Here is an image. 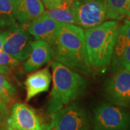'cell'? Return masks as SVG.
Here are the masks:
<instances>
[{"label":"cell","instance_id":"obj_1","mask_svg":"<svg viewBox=\"0 0 130 130\" xmlns=\"http://www.w3.org/2000/svg\"><path fill=\"white\" fill-rule=\"evenodd\" d=\"M53 58L80 74L89 75V65L83 28L76 25L61 23L55 38L50 43Z\"/></svg>","mask_w":130,"mask_h":130},{"label":"cell","instance_id":"obj_2","mask_svg":"<svg viewBox=\"0 0 130 130\" xmlns=\"http://www.w3.org/2000/svg\"><path fill=\"white\" fill-rule=\"evenodd\" d=\"M120 24L109 20L84 30L85 47L91 70L103 73L111 65Z\"/></svg>","mask_w":130,"mask_h":130},{"label":"cell","instance_id":"obj_3","mask_svg":"<svg viewBox=\"0 0 130 130\" xmlns=\"http://www.w3.org/2000/svg\"><path fill=\"white\" fill-rule=\"evenodd\" d=\"M51 67L53 86L47 112L53 114L82 96L86 91L87 81L78 72L58 61H52Z\"/></svg>","mask_w":130,"mask_h":130},{"label":"cell","instance_id":"obj_4","mask_svg":"<svg viewBox=\"0 0 130 130\" xmlns=\"http://www.w3.org/2000/svg\"><path fill=\"white\" fill-rule=\"evenodd\" d=\"M130 113L122 107L102 103L94 109L93 130H129Z\"/></svg>","mask_w":130,"mask_h":130},{"label":"cell","instance_id":"obj_5","mask_svg":"<svg viewBox=\"0 0 130 130\" xmlns=\"http://www.w3.org/2000/svg\"><path fill=\"white\" fill-rule=\"evenodd\" d=\"M51 116V130H90L88 113L78 103H70Z\"/></svg>","mask_w":130,"mask_h":130},{"label":"cell","instance_id":"obj_6","mask_svg":"<svg viewBox=\"0 0 130 130\" xmlns=\"http://www.w3.org/2000/svg\"><path fill=\"white\" fill-rule=\"evenodd\" d=\"M75 25L90 29L101 25L106 19V0H77L71 3Z\"/></svg>","mask_w":130,"mask_h":130},{"label":"cell","instance_id":"obj_7","mask_svg":"<svg viewBox=\"0 0 130 130\" xmlns=\"http://www.w3.org/2000/svg\"><path fill=\"white\" fill-rule=\"evenodd\" d=\"M0 33L3 40L2 51L16 60L27 59L31 51L32 40L26 27L16 23Z\"/></svg>","mask_w":130,"mask_h":130},{"label":"cell","instance_id":"obj_8","mask_svg":"<svg viewBox=\"0 0 130 130\" xmlns=\"http://www.w3.org/2000/svg\"><path fill=\"white\" fill-rule=\"evenodd\" d=\"M104 93L113 105L130 106V71L122 70L114 72L105 83Z\"/></svg>","mask_w":130,"mask_h":130},{"label":"cell","instance_id":"obj_9","mask_svg":"<svg viewBox=\"0 0 130 130\" xmlns=\"http://www.w3.org/2000/svg\"><path fill=\"white\" fill-rule=\"evenodd\" d=\"M7 130H51L43 125L36 111L24 103H15L7 121Z\"/></svg>","mask_w":130,"mask_h":130},{"label":"cell","instance_id":"obj_10","mask_svg":"<svg viewBox=\"0 0 130 130\" xmlns=\"http://www.w3.org/2000/svg\"><path fill=\"white\" fill-rule=\"evenodd\" d=\"M61 24L42 14L28 25L27 31L36 40L44 41L50 44L56 37Z\"/></svg>","mask_w":130,"mask_h":130},{"label":"cell","instance_id":"obj_11","mask_svg":"<svg viewBox=\"0 0 130 130\" xmlns=\"http://www.w3.org/2000/svg\"><path fill=\"white\" fill-rule=\"evenodd\" d=\"M52 58V48L48 43L41 40L32 41L31 51L24 64V70L27 73L36 71L49 62Z\"/></svg>","mask_w":130,"mask_h":130},{"label":"cell","instance_id":"obj_12","mask_svg":"<svg viewBox=\"0 0 130 130\" xmlns=\"http://www.w3.org/2000/svg\"><path fill=\"white\" fill-rule=\"evenodd\" d=\"M44 12L45 7L41 0H16L17 22L26 28Z\"/></svg>","mask_w":130,"mask_h":130},{"label":"cell","instance_id":"obj_13","mask_svg":"<svg viewBox=\"0 0 130 130\" xmlns=\"http://www.w3.org/2000/svg\"><path fill=\"white\" fill-rule=\"evenodd\" d=\"M51 79L52 77L48 67L29 74L25 82L26 101H30L40 93L47 91L49 88Z\"/></svg>","mask_w":130,"mask_h":130},{"label":"cell","instance_id":"obj_14","mask_svg":"<svg viewBox=\"0 0 130 130\" xmlns=\"http://www.w3.org/2000/svg\"><path fill=\"white\" fill-rule=\"evenodd\" d=\"M106 19L121 20L130 16V0H106Z\"/></svg>","mask_w":130,"mask_h":130},{"label":"cell","instance_id":"obj_15","mask_svg":"<svg viewBox=\"0 0 130 130\" xmlns=\"http://www.w3.org/2000/svg\"><path fill=\"white\" fill-rule=\"evenodd\" d=\"M43 14L61 23L75 25L74 12L71 3L67 1L55 8L45 11Z\"/></svg>","mask_w":130,"mask_h":130},{"label":"cell","instance_id":"obj_16","mask_svg":"<svg viewBox=\"0 0 130 130\" xmlns=\"http://www.w3.org/2000/svg\"><path fill=\"white\" fill-rule=\"evenodd\" d=\"M16 0H0V30L18 23L15 15Z\"/></svg>","mask_w":130,"mask_h":130},{"label":"cell","instance_id":"obj_17","mask_svg":"<svg viewBox=\"0 0 130 130\" xmlns=\"http://www.w3.org/2000/svg\"><path fill=\"white\" fill-rule=\"evenodd\" d=\"M129 45H130V20L126 19L124 24L120 25L118 30L112 58L119 55Z\"/></svg>","mask_w":130,"mask_h":130},{"label":"cell","instance_id":"obj_18","mask_svg":"<svg viewBox=\"0 0 130 130\" xmlns=\"http://www.w3.org/2000/svg\"><path fill=\"white\" fill-rule=\"evenodd\" d=\"M16 95L17 90L15 87L0 74V100L7 105L14 101Z\"/></svg>","mask_w":130,"mask_h":130},{"label":"cell","instance_id":"obj_19","mask_svg":"<svg viewBox=\"0 0 130 130\" xmlns=\"http://www.w3.org/2000/svg\"><path fill=\"white\" fill-rule=\"evenodd\" d=\"M111 65L113 73L122 70L130 71V45L126 47L119 55L112 58Z\"/></svg>","mask_w":130,"mask_h":130},{"label":"cell","instance_id":"obj_20","mask_svg":"<svg viewBox=\"0 0 130 130\" xmlns=\"http://www.w3.org/2000/svg\"><path fill=\"white\" fill-rule=\"evenodd\" d=\"M19 64L20 61L14 59L3 51H0V74L6 77Z\"/></svg>","mask_w":130,"mask_h":130},{"label":"cell","instance_id":"obj_21","mask_svg":"<svg viewBox=\"0 0 130 130\" xmlns=\"http://www.w3.org/2000/svg\"><path fill=\"white\" fill-rule=\"evenodd\" d=\"M66 0H42L44 7L47 9H51L63 4Z\"/></svg>","mask_w":130,"mask_h":130},{"label":"cell","instance_id":"obj_22","mask_svg":"<svg viewBox=\"0 0 130 130\" xmlns=\"http://www.w3.org/2000/svg\"><path fill=\"white\" fill-rule=\"evenodd\" d=\"M7 113H8V109L7 105L2 100H0V116L2 118H5L7 116Z\"/></svg>","mask_w":130,"mask_h":130},{"label":"cell","instance_id":"obj_23","mask_svg":"<svg viewBox=\"0 0 130 130\" xmlns=\"http://www.w3.org/2000/svg\"><path fill=\"white\" fill-rule=\"evenodd\" d=\"M2 46H3V40L0 33V51H2Z\"/></svg>","mask_w":130,"mask_h":130},{"label":"cell","instance_id":"obj_24","mask_svg":"<svg viewBox=\"0 0 130 130\" xmlns=\"http://www.w3.org/2000/svg\"><path fill=\"white\" fill-rule=\"evenodd\" d=\"M67 2H70V3H72L73 2H75V1H77V0H66Z\"/></svg>","mask_w":130,"mask_h":130},{"label":"cell","instance_id":"obj_25","mask_svg":"<svg viewBox=\"0 0 130 130\" xmlns=\"http://www.w3.org/2000/svg\"><path fill=\"white\" fill-rule=\"evenodd\" d=\"M126 19H129V20H130V16L129 17V18H126Z\"/></svg>","mask_w":130,"mask_h":130}]
</instances>
